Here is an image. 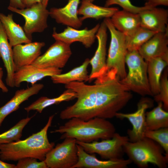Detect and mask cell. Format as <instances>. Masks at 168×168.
<instances>
[{"label": "cell", "instance_id": "cell-35", "mask_svg": "<svg viewBox=\"0 0 168 168\" xmlns=\"http://www.w3.org/2000/svg\"><path fill=\"white\" fill-rule=\"evenodd\" d=\"M144 6L152 8L159 5L168 6V0H145Z\"/></svg>", "mask_w": 168, "mask_h": 168}, {"label": "cell", "instance_id": "cell-10", "mask_svg": "<svg viewBox=\"0 0 168 168\" xmlns=\"http://www.w3.org/2000/svg\"><path fill=\"white\" fill-rule=\"evenodd\" d=\"M153 105V101L150 98H142L137 104V110L134 112L124 113L118 112L115 117L120 119L128 120L132 125L131 129L127 130L129 141L135 142L142 139L146 131V112Z\"/></svg>", "mask_w": 168, "mask_h": 168}, {"label": "cell", "instance_id": "cell-3", "mask_svg": "<svg viewBox=\"0 0 168 168\" xmlns=\"http://www.w3.org/2000/svg\"><path fill=\"white\" fill-rule=\"evenodd\" d=\"M115 133V127L111 122L99 118L86 121L72 118L58 128L50 132L51 133L61 134L60 138L62 139L71 138L85 142L110 138Z\"/></svg>", "mask_w": 168, "mask_h": 168}, {"label": "cell", "instance_id": "cell-19", "mask_svg": "<svg viewBox=\"0 0 168 168\" xmlns=\"http://www.w3.org/2000/svg\"><path fill=\"white\" fill-rule=\"evenodd\" d=\"M139 14L141 26L156 33L168 30L167 9L154 7L145 10Z\"/></svg>", "mask_w": 168, "mask_h": 168}, {"label": "cell", "instance_id": "cell-14", "mask_svg": "<svg viewBox=\"0 0 168 168\" xmlns=\"http://www.w3.org/2000/svg\"><path fill=\"white\" fill-rule=\"evenodd\" d=\"M100 24L98 23L90 29L86 28L78 30L67 26L62 32L58 33L54 29L52 36L55 40L61 41L70 44L73 42H79L86 48H89L95 42Z\"/></svg>", "mask_w": 168, "mask_h": 168}, {"label": "cell", "instance_id": "cell-20", "mask_svg": "<svg viewBox=\"0 0 168 168\" xmlns=\"http://www.w3.org/2000/svg\"><path fill=\"white\" fill-rule=\"evenodd\" d=\"M44 87L42 84L36 83L30 87L16 91L13 97L0 107V127L8 115L17 110L23 102L31 96L37 94Z\"/></svg>", "mask_w": 168, "mask_h": 168}, {"label": "cell", "instance_id": "cell-26", "mask_svg": "<svg viewBox=\"0 0 168 168\" xmlns=\"http://www.w3.org/2000/svg\"><path fill=\"white\" fill-rule=\"evenodd\" d=\"M147 62L148 82L153 96L159 92L161 78L168 62L160 58H153Z\"/></svg>", "mask_w": 168, "mask_h": 168}, {"label": "cell", "instance_id": "cell-21", "mask_svg": "<svg viewBox=\"0 0 168 168\" xmlns=\"http://www.w3.org/2000/svg\"><path fill=\"white\" fill-rule=\"evenodd\" d=\"M110 19L114 27L126 36L131 35L141 26L139 13L118 10Z\"/></svg>", "mask_w": 168, "mask_h": 168}, {"label": "cell", "instance_id": "cell-1", "mask_svg": "<svg viewBox=\"0 0 168 168\" xmlns=\"http://www.w3.org/2000/svg\"><path fill=\"white\" fill-rule=\"evenodd\" d=\"M96 79L92 85L79 82L65 85L66 88L75 93L77 100L61 112V119L112 118L132 99L131 91L120 82L113 71H108Z\"/></svg>", "mask_w": 168, "mask_h": 168}, {"label": "cell", "instance_id": "cell-40", "mask_svg": "<svg viewBox=\"0 0 168 168\" xmlns=\"http://www.w3.org/2000/svg\"><path fill=\"white\" fill-rule=\"evenodd\" d=\"M49 0H42V3L45 6L47 7Z\"/></svg>", "mask_w": 168, "mask_h": 168}, {"label": "cell", "instance_id": "cell-28", "mask_svg": "<svg viewBox=\"0 0 168 168\" xmlns=\"http://www.w3.org/2000/svg\"><path fill=\"white\" fill-rule=\"evenodd\" d=\"M152 110L146 112V130H155L168 127V112L164 110L161 102Z\"/></svg>", "mask_w": 168, "mask_h": 168}, {"label": "cell", "instance_id": "cell-37", "mask_svg": "<svg viewBox=\"0 0 168 168\" xmlns=\"http://www.w3.org/2000/svg\"><path fill=\"white\" fill-rule=\"evenodd\" d=\"M3 74V69L0 67V89L3 92L7 93L8 91V89L2 81Z\"/></svg>", "mask_w": 168, "mask_h": 168}, {"label": "cell", "instance_id": "cell-33", "mask_svg": "<svg viewBox=\"0 0 168 168\" xmlns=\"http://www.w3.org/2000/svg\"><path fill=\"white\" fill-rule=\"evenodd\" d=\"M114 4L119 5L124 10L135 13H139L145 10L151 8L145 6H136L131 3L130 0H107L105 7H109Z\"/></svg>", "mask_w": 168, "mask_h": 168}, {"label": "cell", "instance_id": "cell-32", "mask_svg": "<svg viewBox=\"0 0 168 168\" xmlns=\"http://www.w3.org/2000/svg\"><path fill=\"white\" fill-rule=\"evenodd\" d=\"M168 68H166L161 78L159 92L153 96L155 101L162 102L163 109L167 111L168 110Z\"/></svg>", "mask_w": 168, "mask_h": 168}, {"label": "cell", "instance_id": "cell-9", "mask_svg": "<svg viewBox=\"0 0 168 168\" xmlns=\"http://www.w3.org/2000/svg\"><path fill=\"white\" fill-rule=\"evenodd\" d=\"M10 11L21 15L25 20L23 29L26 34L32 38V34L42 32L48 27L47 19L49 11L42 2L35 4L29 7L20 9L9 6Z\"/></svg>", "mask_w": 168, "mask_h": 168}, {"label": "cell", "instance_id": "cell-12", "mask_svg": "<svg viewBox=\"0 0 168 168\" xmlns=\"http://www.w3.org/2000/svg\"><path fill=\"white\" fill-rule=\"evenodd\" d=\"M107 29L105 24L103 21L100 24L96 34L98 46L94 55L90 59L89 64L91 65V69L89 75V82L106 73Z\"/></svg>", "mask_w": 168, "mask_h": 168}, {"label": "cell", "instance_id": "cell-24", "mask_svg": "<svg viewBox=\"0 0 168 168\" xmlns=\"http://www.w3.org/2000/svg\"><path fill=\"white\" fill-rule=\"evenodd\" d=\"M118 10L117 7H101L95 5L89 1L82 0L78 9V14L82 16L80 18L83 21L88 18L98 20L102 18H110Z\"/></svg>", "mask_w": 168, "mask_h": 168}, {"label": "cell", "instance_id": "cell-39", "mask_svg": "<svg viewBox=\"0 0 168 168\" xmlns=\"http://www.w3.org/2000/svg\"><path fill=\"white\" fill-rule=\"evenodd\" d=\"M16 165L4 162L0 160V168H15Z\"/></svg>", "mask_w": 168, "mask_h": 168}, {"label": "cell", "instance_id": "cell-18", "mask_svg": "<svg viewBox=\"0 0 168 168\" xmlns=\"http://www.w3.org/2000/svg\"><path fill=\"white\" fill-rule=\"evenodd\" d=\"M80 1L68 0V3L63 7L52 8L49 11V16L58 24L78 29L82 25L78 14Z\"/></svg>", "mask_w": 168, "mask_h": 168}, {"label": "cell", "instance_id": "cell-16", "mask_svg": "<svg viewBox=\"0 0 168 168\" xmlns=\"http://www.w3.org/2000/svg\"><path fill=\"white\" fill-rule=\"evenodd\" d=\"M62 70L55 68H42L30 64L23 66L14 73V87H19L21 83L26 82L32 85L47 77H51L61 73Z\"/></svg>", "mask_w": 168, "mask_h": 168}, {"label": "cell", "instance_id": "cell-15", "mask_svg": "<svg viewBox=\"0 0 168 168\" xmlns=\"http://www.w3.org/2000/svg\"><path fill=\"white\" fill-rule=\"evenodd\" d=\"M168 30L158 32L143 44L138 51L146 62L160 58L168 62Z\"/></svg>", "mask_w": 168, "mask_h": 168}, {"label": "cell", "instance_id": "cell-36", "mask_svg": "<svg viewBox=\"0 0 168 168\" xmlns=\"http://www.w3.org/2000/svg\"><path fill=\"white\" fill-rule=\"evenodd\" d=\"M9 6L20 9L25 8L21 0H10Z\"/></svg>", "mask_w": 168, "mask_h": 168}, {"label": "cell", "instance_id": "cell-2", "mask_svg": "<svg viewBox=\"0 0 168 168\" xmlns=\"http://www.w3.org/2000/svg\"><path fill=\"white\" fill-rule=\"evenodd\" d=\"M54 115L49 118L44 128L26 139L0 144V159L3 161H14L27 157L44 161L46 154L55 146L50 142L47 136Z\"/></svg>", "mask_w": 168, "mask_h": 168}, {"label": "cell", "instance_id": "cell-31", "mask_svg": "<svg viewBox=\"0 0 168 168\" xmlns=\"http://www.w3.org/2000/svg\"><path fill=\"white\" fill-rule=\"evenodd\" d=\"M144 136L158 144L164 151L166 156L168 157V127L155 130H146Z\"/></svg>", "mask_w": 168, "mask_h": 168}, {"label": "cell", "instance_id": "cell-30", "mask_svg": "<svg viewBox=\"0 0 168 168\" xmlns=\"http://www.w3.org/2000/svg\"><path fill=\"white\" fill-rule=\"evenodd\" d=\"M35 115L20 120L10 129L0 134V144L20 140L24 128Z\"/></svg>", "mask_w": 168, "mask_h": 168}, {"label": "cell", "instance_id": "cell-23", "mask_svg": "<svg viewBox=\"0 0 168 168\" xmlns=\"http://www.w3.org/2000/svg\"><path fill=\"white\" fill-rule=\"evenodd\" d=\"M4 28L0 21V58L2 59L7 72L6 82L7 86L14 87L13 76L15 71L13 51L8 40Z\"/></svg>", "mask_w": 168, "mask_h": 168}, {"label": "cell", "instance_id": "cell-11", "mask_svg": "<svg viewBox=\"0 0 168 168\" xmlns=\"http://www.w3.org/2000/svg\"><path fill=\"white\" fill-rule=\"evenodd\" d=\"M55 40L32 64L42 68L61 69L65 66L72 54L71 44L61 41Z\"/></svg>", "mask_w": 168, "mask_h": 168}, {"label": "cell", "instance_id": "cell-29", "mask_svg": "<svg viewBox=\"0 0 168 168\" xmlns=\"http://www.w3.org/2000/svg\"><path fill=\"white\" fill-rule=\"evenodd\" d=\"M156 32L140 26L131 35L126 36V43L128 51L138 50Z\"/></svg>", "mask_w": 168, "mask_h": 168}, {"label": "cell", "instance_id": "cell-25", "mask_svg": "<svg viewBox=\"0 0 168 168\" xmlns=\"http://www.w3.org/2000/svg\"><path fill=\"white\" fill-rule=\"evenodd\" d=\"M89 63L90 59L87 58L81 65L66 73L53 75L51 77V79L54 83L65 85L73 82L88 81L89 75L87 68Z\"/></svg>", "mask_w": 168, "mask_h": 168}, {"label": "cell", "instance_id": "cell-22", "mask_svg": "<svg viewBox=\"0 0 168 168\" xmlns=\"http://www.w3.org/2000/svg\"><path fill=\"white\" fill-rule=\"evenodd\" d=\"M0 21L4 28L10 45L12 47L19 44L32 42V38L25 33L23 29L13 19L12 14L6 16L0 13Z\"/></svg>", "mask_w": 168, "mask_h": 168}, {"label": "cell", "instance_id": "cell-8", "mask_svg": "<svg viewBox=\"0 0 168 168\" xmlns=\"http://www.w3.org/2000/svg\"><path fill=\"white\" fill-rule=\"evenodd\" d=\"M46 155L44 160L48 168H72L78 160L76 140L67 138Z\"/></svg>", "mask_w": 168, "mask_h": 168}, {"label": "cell", "instance_id": "cell-7", "mask_svg": "<svg viewBox=\"0 0 168 168\" xmlns=\"http://www.w3.org/2000/svg\"><path fill=\"white\" fill-rule=\"evenodd\" d=\"M128 141V136H122L116 132L112 138L100 141L85 142L76 140V143L87 153H96L103 159L109 160L122 158L123 147Z\"/></svg>", "mask_w": 168, "mask_h": 168}, {"label": "cell", "instance_id": "cell-4", "mask_svg": "<svg viewBox=\"0 0 168 168\" xmlns=\"http://www.w3.org/2000/svg\"><path fill=\"white\" fill-rule=\"evenodd\" d=\"M123 151L132 162L139 168H147L150 163L159 168L167 167L168 157L162 148L146 137L135 142L128 141L124 145Z\"/></svg>", "mask_w": 168, "mask_h": 168}, {"label": "cell", "instance_id": "cell-38", "mask_svg": "<svg viewBox=\"0 0 168 168\" xmlns=\"http://www.w3.org/2000/svg\"><path fill=\"white\" fill-rule=\"evenodd\" d=\"M42 0H21V2L25 8L29 7L32 5L42 2Z\"/></svg>", "mask_w": 168, "mask_h": 168}, {"label": "cell", "instance_id": "cell-5", "mask_svg": "<svg viewBox=\"0 0 168 168\" xmlns=\"http://www.w3.org/2000/svg\"><path fill=\"white\" fill-rule=\"evenodd\" d=\"M128 68L126 76L120 82L132 91L142 96H153L148 82L147 63L138 50L127 51L125 59Z\"/></svg>", "mask_w": 168, "mask_h": 168}, {"label": "cell", "instance_id": "cell-41", "mask_svg": "<svg viewBox=\"0 0 168 168\" xmlns=\"http://www.w3.org/2000/svg\"><path fill=\"white\" fill-rule=\"evenodd\" d=\"M87 0V1H89L90 2H93V1H94V0Z\"/></svg>", "mask_w": 168, "mask_h": 168}, {"label": "cell", "instance_id": "cell-27", "mask_svg": "<svg viewBox=\"0 0 168 168\" xmlns=\"http://www.w3.org/2000/svg\"><path fill=\"white\" fill-rule=\"evenodd\" d=\"M75 93L69 89H67L63 93L56 97L50 98L46 96H41L31 104L24 108L29 112L31 110H36L41 113L46 108L54 105H58L63 101H68L76 98Z\"/></svg>", "mask_w": 168, "mask_h": 168}, {"label": "cell", "instance_id": "cell-17", "mask_svg": "<svg viewBox=\"0 0 168 168\" xmlns=\"http://www.w3.org/2000/svg\"><path fill=\"white\" fill-rule=\"evenodd\" d=\"M44 42H35L18 44L12 48L15 72L20 68L32 64L41 55Z\"/></svg>", "mask_w": 168, "mask_h": 168}, {"label": "cell", "instance_id": "cell-13", "mask_svg": "<svg viewBox=\"0 0 168 168\" xmlns=\"http://www.w3.org/2000/svg\"><path fill=\"white\" fill-rule=\"evenodd\" d=\"M77 147L78 160L72 168H125L132 163L128 158L125 159L122 158L100 160L95 154L86 152L77 144Z\"/></svg>", "mask_w": 168, "mask_h": 168}, {"label": "cell", "instance_id": "cell-6", "mask_svg": "<svg viewBox=\"0 0 168 168\" xmlns=\"http://www.w3.org/2000/svg\"><path fill=\"white\" fill-rule=\"evenodd\" d=\"M104 22L110 35V41L106 60V72H115L120 80L124 78L127 73L125 59L128 51L126 36L118 30L112 23L110 18H105Z\"/></svg>", "mask_w": 168, "mask_h": 168}, {"label": "cell", "instance_id": "cell-34", "mask_svg": "<svg viewBox=\"0 0 168 168\" xmlns=\"http://www.w3.org/2000/svg\"><path fill=\"white\" fill-rule=\"evenodd\" d=\"M15 168H48L44 160L38 161L36 158L27 157L18 161Z\"/></svg>", "mask_w": 168, "mask_h": 168}]
</instances>
